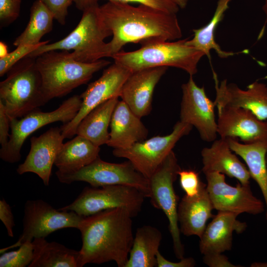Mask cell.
<instances>
[{"label":"cell","instance_id":"34","mask_svg":"<svg viewBox=\"0 0 267 267\" xmlns=\"http://www.w3.org/2000/svg\"><path fill=\"white\" fill-rule=\"evenodd\" d=\"M22 0H0V25L4 27L14 22L20 14Z\"/></svg>","mask_w":267,"mask_h":267},{"label":"cell","instance_id":"4","mask_svg":"<svg viewBox=\"0 0 267 267\" xmlns=\"http://www.w3.org/2000/svg\"><path fill=\"white\" fill-rule=\"evenodd\" d=\"M187 39L175 42L153 41L141 44V47L132 51L121 50L111 58L131 72L158 67L181 69L193 76L198 64L205 54L188 45Z\"/></svg>","mask_w":267,"mask_h":267},{"label":"cell","instance_id":"1","mask_svg":"<svg viewBox=\"0 0 267 267\" xmlns=\"http://www.w3.org/2000/svg\"><path fill=\"white\" fill-rule=\"evenodd\" d=\"M99 11L113 36L108 43L110 57L128 43L171 41L182 35L177 14L145 5L107 1L99 6Z\"/></svg>","mask_w":267,"mask_h":267},{"label":"cell","instance_id":"26","mask_svg":"<svg viewBox=\"0 0 267 267\" xmlns=\"http://www.w3.org/2000/svg\"><path fill=\"white\" fill-rule=\"evenodd\" d=\"M119 97L111 98L90 111L78 125L76 134L82 136L95 145L107 144L109 140L111 120Z\"/></svg>","mask_w":267,"mask_h":267},{"label":"cell","instance_id":"36","mask_svg":"<svg viewBox=\"0 0 267 267\" xmlns=\"http://www.w3.org/2000/svg\"><path fill=\"white\" fill-rule=\"evenodd\" d=\"M113 2H122L129 3L136 2L151 7L165 11L177 14L179 7L173 0H106Z\"/></svg>","mask_w":267,"mask_h":267},{"label":"cell","instance_id":"5","mask_svg":"<svg viewBox=\"0 0 267 267\" xmlns=\"http://www.w3.org/2000/svg\"><path fill=\"white\" fill-rule=\"evenodd\" d=\"M99 5L87 9L76 27L66 37L55 42L40 46L27 56L36 58L48 51L73 50L75 60L92 62L110 57L108 43L104 40L112 35L102 20Z\"/></svg>","mask_w":267,"mask_h":267},{"label":"cell","instance_id":"19","mask_svg":"<svg viewBox=\"0 0 267 267\" xmlns=\"http://www.w3.org/2000/svg\"><path fill=\"white\" fill-rule=\"evenodd\" d=\"M167 69L158 67L133 72L124 84L120 97L140 118L152 110L155 88Z\"/></svg>","mask_w":267,"mask_h":267},{"label":"cell","instance_id":"9","mask_svg":"<svg viewBox=\"0 0 267 267\" xmlns=\"http://www.w3.org/2000/svg\"><path fill=\"white\" fill-rule=\"evenodd\" d=\"M82 103L80 95H74L56 109L47 112L39 109L33 110L21 118L10 120L11 134L7 145L0 149V157L4 162L15 163L20 161L23 144L31 134L50 123L70 122L78 112Z\"/></svg>","mask_w":267,"mask_h":267},{"label":"cell","instance_id":"42","mask_svg":"<svg viewBox=\"0 0 267 267\" xmlns=\"http://www.w3.org/2000/svg\"><path fill=\"white\" fill-rule=\"evenodd\" d=\"M7 45L2 41L0 42V58L6 56L8 54Z\"/></svg>","mask_w":267,"mask_h":267},{"label":"cell","instance_id":"28","mask_svg":"<svg viewBox=\"0 0 267 267\" xmlns=\"http://www.w3.org/2000/svg\"><path fill=\"white\" fill-rule=\"evenodd\" d=\"M162 239V233L154 226L138 228L125 267H156V255Z\"/></svg>","mask_w":267,"mask_h":267},{"label":"cell","instance_id":"27","mask_svg":"<svg viewBox=\"0 0 267 267\" xmlns=\"http://www.w3.org/2000/svg\"><path fill=\"white\" fill-rule=\"evenodd\" d=\"M33 258L29 267H79V251L45 238L32 241Z\"/></svg>","mask_w":267,"mask_h":267},{"label":"cell","instance_id":"39","mask_svg":"<svg viewBox=\"0 0 267 267\" xmlns=\"http://www.w3.org/2000/svg\"><path fill=\"white\" fill-rule=\"evenodd\" d=\"M10 128V120L7 115L2 103L0 101V143L1 148L7 144L10 134L8 131Z\"/></svg>","mask_w":267,"mask_h":267},{"label":"cell","instance_id":"16","mask_svg":"<svg viewBox=\"0 0 267 267\" xmlns=\"http://www.w3.org/2000/svg\"><path fill=\"white\" fill-rule=\"evenodd\" d=\"M218 134L222 138H239L244 143L267 141V121L251 111L233 106L217 107Z\"/></svg>","mask_w":267,"mask_h":267},{"label":"cell","instance_id":"17","mask_svg":"<svg viewBox=\"0 0 267 267\" xmlns=\"http://www.w3.org/2000/svg\"><path fill=\"white\" fill-rule=\"evenodd\" d=\"M64 139L58 127L50 128L39 136H32L30 151L23 163L17 168V173H33L39 176L44 185L48 186L52 166Z\"/></svg>","mask_w":267,"mask_h":267},{"label":"cell","instance_id":"12","mask_svg":"<svg viewBox=\"0 0 267 267\" xmlns=\"http://www.w3.org/2000/svg\"><path fill=\"white\" fill-rule=\"evenodd\" d=\"M83 217L74 211L57 210L42 199L28 200L24 206L21 236L15 243L1 249L0 252L2 254L8 249L19 247L25 242L32 241L36 238H45L62 228L78 229Z\"/></svg>","mask_w":267,"mask_h":267},{"label":"cell","instance_id":"3","mask_svg":"<svg viewBox=\"0 0 267 267\" xmlns=\"http://www.w3.org/2000/svg\"><path fill=\"white\" fill-rule=\"evenodd\" d=\"M45 99L62 97L87 84L96 72L110 64L105 59L92 62L75 60L68 51L46 52L36 58Z\"/></svg>","mask_w":267,"mask_h":267},{"label":"cell","instance_id":"20","mask_svg":"<svg viewBox=\"0 0 267 267\" xmlns=\"http://www.w3.org/2000/svg\"><path fill=\"white\" fill-rule=\"evenodd\" d=\"M204 174L218 172L236 179L242 185H250L251 178L245 164L231 149L227 138L214 140L209 147H204L201 152Z\"/></svg>","mask_w":267,"mask_h":267},{"label":"cell","instance_id":"43","mask_svg":"<svg viewBox=\"0 0 267 267\" xmlns=\"http://www.w3.org/2000/svg\"><path fill=\"white\" fill-rule=\"evenodd\" d=\"M179 8H184L187 5L188 0H173Z\"/></svg>","mask_w":267,"mask_h":267},{"label":"cell","instance_id":"7","mask_svg":"<svg viewBox=\"0 0 267 267\" xmlns=\"http://www.w3.org/2000/svg\"><path fill=\"white\" fill-rule=\"evenodd\" d=\"M180 169L177 158L172 151L149 179L151 203L166 215L174 252L176 258L179 260L184 258V247L180 238L178 219L179 198L175 192L174 183Z\"/></svg>","mask_w":267,"mask_h":267},{"label":"cell","instance_id":"23","mask_svg":"<svg viewBox=\"0 0 267 267\" xmlns=\"http://www.w3.org/2000/svg\"><path fill=\"white\" fill-rule=\"evenodd\" d=\"M213 209L206 184L197 195L189 197L185 195L178 207L180 232L187 236L196 235L200 238L207 226V222L215 216L212 213Z\"/></svg>","mask_w":267,"mask_h":267},{"label":"cell","instance_id":"21","mask_svg":"<svg viewBox=\"0 0 267 267\" xmlns=\"http://www.w3.org/2000/svg\"><path fill=\"white\" fill-rule=\"evenodd\" d=\"M238 215L232 212L218 211L200 238L199 250L202 254L222 253L231 250L233 232L242 233L247 226L245 222L237 219Z\"/></svg>","mask_w":267,"mask_h":267},{"label":"cell","instance_id":"11","mask_svg":"<svg viewBox=\"0 0 267 267\" xmlns=\"http://www.w3.org/2000/svg\"><path fill=\"white\" fill-rule=\"evenodd\" d=\"M192 128L190 125L178 121L169 134L153 136L126 149H113L112 153L115 157L130 161L138 172L149 179L178 141L188 134Z\"/></svg>","mask_w":267,"mask_h":267},{"label":"cell","instance_id":"2","mask_svg":"<svg viewBox=\"0 0 267 267\" xmlns=\"http://www.w3.org/2000/svg\"><path fill=\"white\" fill-rule=\"evenodd\" d=\"M133 218L122 208L108 209L83 217L78 229L82 240L79 267L89 263L101 264L111 261L119 267H125L134 239Z\"/></svg>","mask_w":267,"mask_h":267},{"label":"cell","instance_id":"31","mask_svg":"<svg viewBox=\"0 0 267 267\" xmlns=\"http://www.w3.org/2000/svg\"><path fill=\"white\" fill-rule=\"evenodd\" d=\"M33 250L32 241H27L16 250L5 251L0 257V267H29L33 258Z\"/></svg>","mask_w":267,"mask_h":267},{"label":"cell","instance_id":"15","mask_svg":"<svg viewBox=\"0 0 267 267\" xmlns=\"http://www.w3.org/2000/svg\"><path fill=\"white\" fill-rule=\"evenodd\" d=\"M206 188L214 209L218 211L258 215L265 209L264 203L255 196L250 185L226 183L224 174L213 172L204 174Z\"/></svg>","mask_w":267,"mask_h":267},{"label":"cell","instance_id":"41","mask_svg":"<svg viewBox=\"0 0 267 267\" xmlns=\"http://www.w3.org/2000/svg\"><path fill=\"white\" fill-rule=\"evenodd\" d=\"M98 0H73L76 8L82 11L91 7L98 6Z\"/></svg>","mask_w":267,"mask_h":267},{"label":"cell","instance_id":"47","mask_svg":"<svg viewBox=\"0 0 267 267\" xmlns=\"http://www.w3.org/2000/svg\"><path fill=\"white\" fill-rule=\"evenodd\" d=\"M266 78H267V76L266 77Z\"/></svg>","mask_w":267,"mask_h":267},{"label":"cell","instance_id":"29","mask_svg":"<svg viewBox=\"0 0 267 267\" xmlns=\"http://www.w3.org/2000/svg\"><path fill=\"white\" fill-rule=\"evenodd\" d=\"M232 0H218L215 11L210 22L205 26L193 29V37L187 39L188 45L203 52L210 59V51L214 49L220 58H224L233 55L236 53L223 50L215 40V33L219 23L222 19L225 12L229 8Z\"/></svg>","mask_w":267,"mask_h":267},{"label":"cell","instance_id":"37","mask_svg":"<svg viewBox=\"0 0 267 267\" xmlns=\"http://www.w3.org/2000/svg\"><path fill=\"white\" fill-rule=\"evenodd\" d=\"M0 219L6 229L8 235L13 237V228L15 226L14 216L10 205L3 198L0 200Z\"/></svg>","mask_w":267,"mask_h":267},{"label":"cell","instance_id":"24","mask_svg":"<svg viewBox=\"0 0 267 267\" xmlns=\"http://www.w3.org/2000/svg\"><path fill=\"white\" fill-rule=\"evenodd\" d=\"M227 139L231 149L245 161L251 178L260 188L265 199L267 220V141L244 143L239 142L237 138Z\"/></svg>","mask_w":267,"mask_h":267},{"label":"cell","instance_id":"13","mask_svg":"<svg viewBox=\"0 0 267 267\" xmlns=\"http://www.w3.org/2000/svg\"><path fill=\"white\" fill-rule=\"evenodd\" d=\"M132 73L127 68L114 62L103 71L100 78L90 83L80 95L82 103L75 117L60 127L64 138H71L76 134L78 125L92 109L111 98L120 97L122 87Z\"/></svg>","mask_w":267,"mask_h":267},{"label":"cell","instance_id":"10","mask_svg":"<svg viewBox=\"0 0 267 267\" xmlns=\"http://www.w3.org/2000/svg\"><path fill=\"white\" fill-rule=\"evenodd\" d=\"M55 175L61 183L70 184L84 181L92 187L107 185H124L134 187L149 198V179L138 172L128 160L122 163H112L97 157L92 162L76 171L69 173L56 172Z\"/></svg>","mask_w":267,"mask_h":267},{"label":"cell","instance_id":"22","mask_svg":"<svg viewBox=\"0 0 267 267\" xmlns=\"http://www.w3.org/2000/svg\"><path fill=\"white\" fill-rule=\"evenodd\" d=\"M107 145L113 149H126L146 139L148 130L141 118L123 100L119 101L113 112Z\"/></svg>","mask_w":267,"mask_h":267},{"label":"cell","instance_id":"33","mask_svg":"<svg viewBox=\"0 0 267 267\" xmlns=\"http://www.w3.org/2000/svg\"><path fill=\"white\" fill-rule=\"evenodd\" d=\"M179 183L185 195L193 197L199 194L204 183L201 181L199 174L193 170H181L178 173Z\"/></svg>","mask_w":267,"mask_h":267},{"label":"cell","instance_id":"32","mask_svg":"<svg viewBox=\"0 0 267 267\" xmlns=\"http://www.w3.org/2000/svg\"><path fill=\"white\" fill-rule=\"evenodd\" d=\"M49 41L41 42L36 44H23L17 46L5 57L0 58V76L7 73L16 63L27 56L40 46L49 43Z\"/></svg>","mask_w":267,"mask_h":267},{"label":"cell","instance_id":"35","mask_svg":"<svg viewBox=\"0 0 267 267\" xmlns=\"http://www.w3.org/2000/svg\"><path fill=\"white\" fill-rule=\"evenodd\" d=\"M52 14L54 19L64 25L68 15V9L73 0H42Z\"/></svg>","mask_w":267,"mask_h":267},{"label":"cell","instance_id":"18","mask_svg":"<svg viewBox=\"0 0 267 267\" xmlns=\"http://www.w3.org/2000/svg\"><path fill=\"white\" fill-rule=\"evenodd\" d=\"M215 82L216 107L233 106L251 111L259 119H267V86L255 81L246 89L233 83L228 84L224 79L219 83L217 75L213 71Z\"/></svg>","mask_w":267,"mask_h":267},{"label":"cell","instance_id":"46","mask_svg":"<svg viewBox=\"0 0 267 267\" xmlns=\"http://www.w3.org/2000/svg\"><path fill=\"white\" fill-rule=\"evenodd\" d=\"M266 163H267V153L266 155Z\"/></svg>","mask_w":267,"mask_h":267},{"label":"cell","instance_id":"38","mask_svg":"<svg viewBox=\"0 0 267 267\" xmlns=\"http://www.w3.org/2000/svg\"><path fill=\"white\" fill-rule=\"evenodd\" d=\"M204 264L210 267H240L232 264L228 258L221 253H212L203 255Z\"/></svg>","mask_w":267,"mask_h":267},{"label":"cell","instance_id":"25","mask_svg":"<svg viewBox=\"0 0 267 267\" xmlns=\"http://www.w3.org/2000/svg\"><path fill=\"white\" fill-rule=\"evenodd\" d=\"M100 147L87 138L77 135L63 143L54 162L60 173H69L87 166L99 157Z\"/></svg>","mask_w":267,"mask_h":267},{"label":"cell","instance_id":"8","mask_svg":"<svg viewBox=\"0 0 267 267\" xmlns=\"http://www.w3.org/2000/svg\"><path fill=\"white\" fill-rule=\"evenodd\" d=\"M144 198L142 192L127 185L86 187L73 202L59 210L74 211L85 217L108 209L122 208L134 218L141 211Z\"/></svg>","mask_w":267,"mask_h":267},{"label":"cell","instance_id":"30","mask_svg":"<svg viewBox=\"0 0 267 267\" xmlns=\"http://www.w3.org/2000/svg\"><path fill=\"white\" fill-rule=\"evenodd\" d=\"M54 17L42 0H36L30 10V18L24 30L14 41L16 47L23 44H36L53 28Z\"/></svg>","mask_w":267,"mask_h":267},{"label":"cell","instance_id":"45","mask_svg":"<svg viewBox=\"0 0 267 267\" xmlns=\"http://www.w3.org/2000/svg\"><path fill=\"white\" fill-rule=\"evenodd\" d=\"M263 10L266 16V18L267 20V0H264V4L263 5Z\"/></svg>","mask_w":267,"mask_h":267},{"label":"cell","instance_id":"44","mask_svg":"<svg viewBox=\"0 0 267 267\" xmlns=\"http://www.w3.org/2000/svg\"><path fill=\"white\" fill-rule=\"evenodd\" d=\"M252 267H267V262L260 263L255 262L251 264Z\"/></svg>","mask_w":267,"mask_h":267},{"label":"cell","instance_id":"6","mask_svg":"<svg viewBox=\"0 0 267 267\" xmlns=\"http://www.w3.org/2000/svg\"><path fill=\"white\" fill-rule=\"evenodd\" d=\"M6 75L0 83V101L10 120L22 118L47 103L36 58L26 56Z\"/></svg>","mask_w":267,"mask_h":267},{"label":"cell","instance_id":"14","mask_svg":"<svg viewBox=\"0 0 267 267\" xmlns=\"http://www.w3.org/2000/svg\"><path fill=\"white\" fill-rule=\"evenodd\" d=\"M181 89L179 121L194 127L203 141L213 142L218 134L214 101L207 96L204 87L196 85L192 76Z\"/></svg>","mask_w":267,"mask_h":267},{"label":"cell","instance_id":"40","mask_svg":"<svg viewBox=\"0 0 267 267\" xmlns=\"http://www.w3.org/2000/svg\"><path fill=\"white\" fill-rule=\"evenodd\" d=\"M196 265L195 260L192 257L183 258L180 261L174 262L167 260L159 251L156 255L157 267H193Z\"/></svg>","mask_w":267,"mask_h":267}]
</instances>
